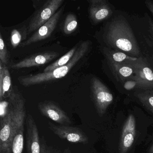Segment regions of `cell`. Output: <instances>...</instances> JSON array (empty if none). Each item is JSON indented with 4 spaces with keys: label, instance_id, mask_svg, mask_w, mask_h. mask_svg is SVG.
<instances>
[{
    "label": "cell",
    "instance_id": "6da1fadb",
    "mask_svg": "<svg viewBox=\"0 0 153 153\" xmlns=\"http://www.w3.org/2000/svg\"><path fill=\"white\" fill-rule=\"evenodd\" d=\"M104 38L108 46L115 50L133 57L140 55V50L133 31L123 18H116L107 24Z\"/></svg>",
    "mask_w": 153,
    "mask_h": 153
},
{
    "label": "cell",
    "instance_id": "7a4b0ae2",
    "mask_svg": "<svg viewBox=\"0 0 153 153\" xmlns=\"http://www.w3.org/2000/svg\"><path fill=\"white\" fill-rule=\"evenodd\" d=\"M89 44L88 41H84L79 44L74 56L66 65L57 68L50 72H43L19 77L18 79L19 83L24 86L29 87L34 85L48 83L64 77L71 70L84 58L88 51Z\"/></svg>",
    "mask_w": 153,
    "mask_h": 153
},
{
    "label": "cell",
    "instance_id": "3957f363",
    "mask_svg": "<svg viewBox=\"0 0 153 153\" xmlns=\"http://www.w3.org/2000/svg\"><path fill=\"white\" fill-rule=\"evenodd\" d=\"M91 85V93L95 106L98 114L102 116L113 102V96L109 88L97 78L92 79Z\"/></svg>",
    "mask_w": 153,
    "mask_h": 153
},
{
    "label": "cell",
    "instance_id": "277c9868",
    "mask_svg": "<svg viewBox=\"0 0 153 153\" xmlns=\"http://www.w3.org/2000/svg\"><path fill=\"white\" fill-rule=\"evenodd\" d=\"M64 2L63 0H49L36 12L30 20L28 33L37 31L40 27L48 22L59 10Z\"/></svg>",
    "mask_w": 153,
    "mask_h": 153
},
{
    "label": "cell",
    "instance_id": "5b68a950",
    "mask_svg": "<svg viewBox=\"0 0 153 153\" xmlns=\"http://www.w3.org/2000/svg\"><path fill=\"white\" fill-rule=\"evenodd\" d=\"M48 128L60 138L71 143L87 144L88 139L86 134L80 128L70 126L56 125L48 122Z\"/></svg>",
    "mask_w": 153,
    "mask_h": 153
},
{
    "label": "cell",
    "instance_id": "8992f818",
    "mask_svg": "<svg viewBox=\"0 0 153 153\" xmlns=\"http://www.w3.org/2000/svg\"><path fill=\"white\" fill-rule=\"evenodd\" d=\"M38 108L42 115L61 126H70L72 124V121L67 113L55 102L51 101L40 102Z\"/></svg>",
    "mask_w": 153,
    "mask_h": 153
},
{
    "label": "cell",
    "instance_id": "52a82bcc",
    "mask_svg": "<svg viewBox=\"0 0 153 153\" xmlns=\"http://www.w3.org/2000/svg\"><path fill=\"white\" fill-rule=\"evenodd\" d=\"M14 134V122L12 111L10 107L8 113L1 120L0 153H11Z\"/></svg>",
    "mask_w": 153,
    "mask_h": 153
},
{
    "label": "cell",
    "instance_id": "ba28073f",
    "mask_svg": "<svg viewBox=\"0 0 153 153\" xmlns=\"http://www.w3.org/2000/svg\"><path fill=\"white\" fill-rule=\"evenodd\" d=\"M136 71L133 77L138 82V88L146 91H153V70L147 62L141 58L135 63Z\"/></svg>",
    "mask_w": 153,
    "mask_h": 153
},
{
    "label": "cell",
    "instance_id": "9c48e42d",
    "mask_svg": "<svg viewBox=\"0 0 153 153\" xmlns=\"http://www.w3.org/2000/svg\"><path fill=\"white\" fill-rule=\"evenodd\" d=\"M62 8L59 10L48 22L36 31L30 38L22 43L21 46L25 47L30 45L32 44L45 40L50 36L57 26L62 14Z\"/></svg>",
    "mask_w": 153,
    "mask_h": 153
},
{
    "label": "cell",
    "instance_id": "30bf717a",
    "mask_svg": "<svg viewBox=\"0 0 153 153\" xmlns=\"http://www.w3.org/2000/svg\"><path fill=\"white\" fill-rule=\"evenodd\" d=\"M26 147L27 153H41V138L36 123L31 114H28L25 121Z\"/></svg>",
    "mask_w": 153,
    "mask_h": 153
},
{
    "label": "cell",
    "instance_id": "8fae6325",
    "mask_svg": "<svg viewBox=\"0 0 153 153\" xmlns=\"http://www.w3.org/2000/svg\"><path fill=\"white\" fill-rule=\"evenodd\" d=\"M88 1L89 3V17L94 23H101L111 16V8L105 0H89Z\"/></svg>",
    "mask_w": 153,
    "mask_h": 153
},
{
    "label": "cell",
    "instance_id": "7c38bea8",
    "mask_svg": "<svg viewBox=\"0 0 153 153\" xmlns=\"http://www.w3.org/2000/svg\"><path fill=\"white\" fill-rule=\"evenodd\" d=\"M59 53L55 52H46L27 57L10 66L13 69L29 68L45 65L58 57Z\"/></svg>",
    "mask_w": 153,
    "mask_h": 153
},
{
    "label": "cell",
    "instance_id": "4fadbf2b",
    "mask_svg": "<svg viewBox=\"0 0 153 153\" xmlns=\"http://www.w3.org/2000/svg\"><path fill=\"white\" fill-rule=\"evenodd\" d=\"M136 120L131 114L124 123L120 144V153H127L134 143L136 135Z\"/></svg>",
    "mask_w": 153,
    "mask_h": 153
},
{
    "label": "cell",
    "instance_id": "5bb4252c",
    "mask_svg": "<svg viewBox=\"0 0 153 153\" xmlns=\"http://www.w3.org/2000/svg\"><path fill=\"white\" fill-rule=\"evenodd\" d=\"M25 116L15 115L13 117L14 134L11 144V153H22L24 147V131Z\"/></svg>",
    "mask_w": 153,
    "mask_h": 153
},
{
    "label": "cell",
    "instance_id": "9a60e30c",
    "mask_svg": "<svg viewBox=\"0 0 153 153\" xmlns=\"http://www.w3.org/2000/svg\"><path fill=\"white\" fill-rule=\"evenodd\" d=\"M136 60L124 62L121 63H108L111 70L117 80L123 83L131 79L135 75Z\"/></svg>",
    "mask_w": 153,
    "mask_h": 153
},
{
    "label": "cell",
    "instance_id": "2e32d148",
    "mask_svg": "<svg viewBox=\"0 0 153 153\" xmlns=\"http://www.w3.org/2000/svg\"><path fill=\"white\" fill-rule=\"evenodd\" d=\"M11 76L6 65L0 62V99L9 97L13 92Z\"/></svg>",
    "mask_w": 153,
    "mask_h": 153
},
{
    "label": "cell",
    "instance_id": "e0dca14e",
    "mask_svg": "<svg viewBox=\"0 0 153 153\" xmlns=\"http://www.w3.org/2000/svg\"><path fill=\"white\" fill-rule=\"evenodd\" d=\"M104 53L108 62L111 63H121L124 62L135 61L138 58L129 56L119 51H113L106 48L104 50Z\"/></svg>",
    "mask_w": 153,
    "mask_h": 153
},
{
    "label": "cell",
    "instance_id": "ac0fdd59",
    "mask_svg": "<svg viewBox=\"0 0 153 153\" xmlns=\"http://www.w3.org/2000/svg\"><path fill=\"white\" fill-rule=\"evenodd\" d=\"M78 46V45H75L65 55L57 60L55 62H53L51 65H49L48 67H46L44 70V72H50L57 68H60L66 65L74 56L75 53L77 50Z\"/></svg>",
    "mask_w": 153,
    "mask_h": 153
},
{
    "label": "cell",
    "instance_id": "d6986e66",
    "mask_svg": "<svg viewBox=\"0 0 153 153\" xmlns=\"http://www.w3.org/2000/svg\"><path fill=\"white\" fill-rule=\"evenodd\" d=\"M141 103L153 114V91L137 92L135 94Z\"/></svg>",
    "mask_w": 153,
    "mask_h": 153
},
{
    "label": "cell",
    "instance_id": "ffe728a7",
    "mask_svg": "<svg viewBox=\"0 0 153 153\" xmlns=\"http://www.w3.org/2000/svg\"><path fill=\"white\" fill-rule=\"evenodd\" d=\"M78 24L76 15L70 13L68 14L64 21L63 31L65 34L70 35L76 30Z\"/></svg>",
    "mask_w": 153,
    "mask_h": 153
},
{
    "label": "cell",
    "instance_id": "44dd1931",
    "mask_svg": "<svg viewBox=\"0 0 153 153\" xmlns=\"http://www.w3.org/2000/svg\"><path fill=\"white\" fill-rule=\"evenodd\" d=\"M8 52L5 44V42L2 38V35L0 34V62L3 65H6L9 62Z\"/></svg>",
    "mask_w": 153,
    "mask_h": 153
},
{
    "label": "cell",
    "instance_id": "7402d4cb",
    "mask_svg": "<svg viewBox=\"0 0 153 153\" xmlns=\"http://www.w3.org/2000/svg\"><path fill=\"white\" fill-rule=\"evenodd\" d=\"M22 35L17 29H14L11 32L10 36V42L12 47L16 48L22 42Z\"/></svg>",
    "mask_w": 153,
    "mask_h": 153
},
{
    "label": "cell",
    "instance_id": "603a6c76",
    "mask_svg": "<svg viewBox=\"0 0 153 153\" xmlns=\"http://www.w3.org/2000/svg\"><path fill=\"white\" fill-rule=\"evenodd\" d=\"M41 153H60L59 149L49 146L44 136L41 138Z\"/></svg>",
    "mask_w": 153,
    "mask_h": 153
},
{
    "label": "cell",
    "instance_id": "cb8c5ba5",
    "mask_svg": "<svg viewBox=\"0 0 153 153\" xmlns=\"http://www.w3.org/2000/svg\"><path fill=\"white\" fill-rule=\"evenodd\" d=\"M123 86L125 89L131 90L138 87V82L132 77L131 79L125 81L123 83Z\"/></svg>",
    "mask_w": 153,
    "mask_h": 153
},
{
    "label": "cell",
    "instance_id": "d4e9b609",
    "mask_svg": "<svg viewBox=\"0 0 153 153\" xmlns=\"http://www.w3.org/2000/svg\"><path fill=\"white\" fill-rule=\"evenodd\" d=\"M145 3H146V6L147 7L148 9L153 15V1H146Z\"/></svg>",
    "mask_w": 153,
    "mask_h": 153
},
{
    "label": "cell",
    "instance_id": "484cf974",
    "mask_svg": "<svg viewBox=\"0 0 153 153\" xmlns=\"http://www.w3.org/2000/svg\"><path fill=\"white\" fill-rule=\"evenodd\" d=\"M72 153L71 152V151L70 149L69 148H68L66 149H64V151H63V153Z\"/></svg>",
    "mask_w": 153,
    "mask_h": 153
},
{
    "label": "cell",
    "instance_id": "4316f807",
    "mask_svg": "<svg viewBox=\"0 0 153 153\" xmlns=\"http://www.w3.org/2000/svg\"><path fill=\"white\" fill-rule=\"evenodd\" d=\"M149 153H153V144L149 149Z\"/></svg>",
    "mask_w": 153,
    "mask_h": 153
},
{
    "label": "cell",
    "instance_id": "83f0119b",
    "mask_svg": "<svg viewBox=\"0 0 153 153\" xmlns=\"http://www.w3.org/2000/svg\"><path fill=\"white\" fill-rule=\"evenodd\" d=\"M150 27H151V29L153 30V22H150Z\"/></svg>",
    "mask_w": 153,
    "mask_h": 153
}]
</instances>
